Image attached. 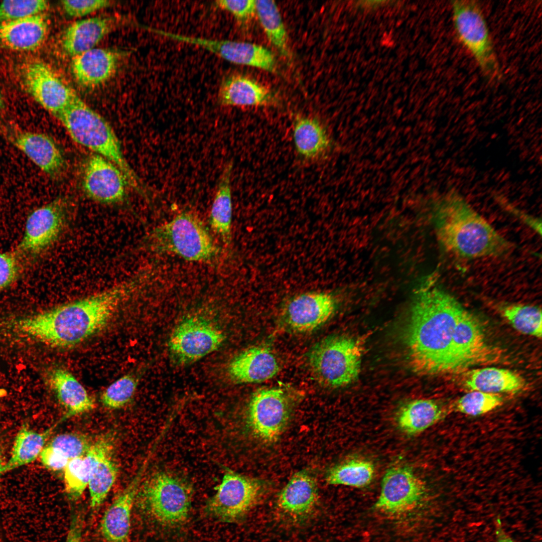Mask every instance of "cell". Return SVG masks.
Returning a JSON list of instances; mask_svg holds the SVG:
<instances>
[{"instance_id":"1","label":"cell","mask_w":542,"mask_h":542,"mask_svg":"<svg viewBox=\"0 0 542 542\" xmlns=\"http://www.w3.org/2000/svg\"><path fill=\"white\" fill-rule=\"evenodd\" d=\"M463 308L433 280L419 289L402 333L410 364L415 371L425 375L449 373L453 331Z\"/></svg>"},{"instance_id":"2","label":"cell","mask_w":542,"mask_h":542,"mask_svg":"<svg viewBox=\"0 0 542 542\" xmlns=\"http://www.w3.org/2000/svg\"><path fill=\"white\" fill-rule=\"evenodd\" d=\"M127 282L90 296L17 320L15 329L53 347L79 344L108 323L134 289Z\"/></svg>"},{"instance_id":"3","label":"cell","mask_w":542,"mask_h":542,"mask_svg":"<svg viewBox=\"0 0 542 542\" xmlns=\"http://www.w3.org/2000/svg\"><path fill=\"white\" fill-rule=\"evenodd\" d=\"M438 239L448 252L461 258L499 257L513 245L482 217L459 200H449L435 218Z\"/></svg>"},{"instance_id":"4","label":"cell","mask_w":542,"mask_h":542,"mask_svg":"<svg viewBox=\"0 0 542 542\" xmlns=\"http://www.w3.org/2000/svg\"><path fill=\"white\" fill-rule=\"evenodd\" d=\"M77 144L117 166L128 184L142 195L147 188L131 167L120 141L106 120L77 95L58 119Z\"/></svg>"},{"instance_id":"5","label":"cell","mask_w":542,"mask_h":542,"mask_svg":"<svg viewBox=\"0 0 542 542\" xmlns=\"http://www.w3.org/2000/svg\"><path fill=\"white\" fill-rule=\"evenodd\" d=\"M150 240L156 250L173 254L189 261L211 260L218 252L210 234L199 218L187 211L154 229Z\"/></svg>"},{"instance_id":"6","label":"cell","mask_w":542,"mask_h":542,"mask_svg":"<svg viewBox=\"0 0 542 542\" xmlns=\"http://www.w3.org/2000/svg\"><path fill=\"white\" fill-rule=\"evenodd\" d=\"M362 349L354 338L334 335L316 344L308 355L313 375L321 384L331 387L347 385L358 377Z\"/></svg>"},{"instance_id":"7","label":"cell","mask_w":542,"mask_h":542,"mask_svg":"<svg viewBox=\"0 0 542 542\" xmlns=\"http://www.w3.org/2000/svg\"><path fill=\"white\" fill-rule=\"evenodd\" d=\"M452 18L455 33L474 57L486 77L499 80L501 72L492 41L480 7L473 1H453Z\"/></svg>"},{"instance_id":"8","label":"cell","mask_w":542,"mask_h":542,"mask_svg":"<svg viewBox=\"0 0 542 542\" xmlns=\"http://www.w3.org/2000/svg\"><path fill=\"white\" fill-rule=\"evenodd\" d=\"M141 498L146 510L162 525L181 524L189 516L191 507L189 488L172 474L165 471L153 474L143 486Z\"/></svg>"},{"instance_id":"9","label":"cell","mask_w":542,"mask_h":542,"mask_svg":"<svg viewBox=\"0 0 542 542\" xmlns=\"http://www.w3.org/2000/svg\"><path fill=\"white\" fill-rule=\"evenodd\" d=\"M500 357L499 350L486 341L477 319L464 308L453 331L449 373H459L474 366L495 363Z\"/></svg>"},{"instance_id":"10","label":"cell","mask_w":542,"mask_h":542,"mask_svg":"<svg viewBox=\"0 0 542 542\" xmlns=\"http://www.w3.org/2000/svg\"><path fill=\"white\" fill-rule=\"evenodd\" d=\"M262 490L261 483L226 469L207 508L210 514L225 522L236 521L257 503Z\"/></svg>"},{"instance_id":"11","label":"cell","mask_w":542,"mask_h":542,"mask_svg":"<svg viewBox=\"0 0 542 542\" xmlns=\"http://www.w3.org/2000/svg\"><path fill=\"white\" fill-rule=\"evenodd\" d=\"M225 336L211 322L201 316L187 317L178 324L169 341L175 361L186 364L195 362L217 350Z\"/></svg>"},{"instance_id":"12","label":"cell","mask_w":542,"mask_h":542,"mask_svg":"<svg viewBox=\"0 0 542 542\" xmlns=\"http://www.w3.org/2000/svg\"><path fill=\"white\" fill-rule=\"evenodd\" d=\"M289 398L280 388L257 391L249 403L247 422L252 433L265 442H274L287 425L291 413Z\"/></svg>"},{"instance_id":"13","label":"cell","mask_w":542,"mask_h":542,"mask_svg":"<svg viewBox=\"0 0 542 542\" xmlns=\"http://www.w3.org/2000/svg\"><path fill=\"white\" fill-rule=\"evenodd\" d=\"M67 209L64 199L58 198L31 212L26 220L18 252L22 257L24 255L36 256L50 246L63 229Z\"/></svg>"},{"instance_id":"14","label":"cell","mask_w":542,"mask_h":542,"mask_svg":"<svg viewBox=\"0 0 542 542\" xmlns=\"http://www.w3.org/2000/svg\"><path fill=\"white\" fill-rule=\"evenodd\" d=\"M374 507L381 512L400 514L416 508L426 494L424 482L410 467L397 465L388 468L382 479Z\"/></svg>"},{"instance_id":"15","label":"cell","mask_w":542,"mask_h":542,"mask_svg":"<svg viewBox=\"0 0 542 542\" xmlns=\"http://www.w3.org/2000/svg\"><path fill=\"white\" fill-rule=\"evenodd\" d=\"M0 132L48 176L56 179L64 173L66 162L64 154L49 135L7 123L0 124Z\"/></svg>"},{"instance_id":"16","label":"cell","mask_w":542,"mask_h":542,"mask_svg":"<svg viewBox=\"0 0 542 542\" xmlns=\"http://www.w3.org/2000/svg\"><path fill=\"white\" fill-rule=\"evenodd\" d=\"M24 80L34 99L57 119L77 95L43 62L29 64L24 70Z\"/></svg>"},{"instance_id":"17","label":"cell","mask_w":542,"mask_h":542,"mask_svg":"<svg viewBox=\"0 0 542 542\" xmlns=\"http://www.w3.org/2000/svg\"><path fill=\"white\" fill-rule=\"evenodd\" d=\"M165 37L201 47L231 63L251 66L275 73L277 64L274 55L265 47L250 43L227 40H214L187 36L166 32Z\"/></svg>"},{"instance_id":"18","label":"cell","mask_w":542,"mask_h":542,"mask_svg":"<svg viewBox=\"0 0 542 542\" xmlns=\"http://www.w3.org/2000/svg\"><path fill=\"white\" fill-rule=\"evenodd\" d=\"M128 181L121 170L104 158L94 154L87 161L82 186L92 200L107 204L123 201Z\"/></svg>"},{"instance_id":"19","label":"cell","mask_w":542,"mask_h":542,"mask_svg":"<svg viewBox=\"0 0 542 542\" xmlns=\"http://www.w3.org/2000/svg\"><path fill=\"white\" fill-rule=\"evenodd\" d=\"M336 307V300L331 293H303L289 302L283 318L286 325L292 330L298 333L310 332L329 320Z\"/></svg>"},{"instance_id":"20","label":"cell","mask_w":542,"mask_h":542,"mask_svg":"<svg viewBox=\"0 0 542 542\" xmlns=\"http://www.w3.org/2000/svg\"><path fill=\"white\" fill-rule=\"evenodd\" d=\"M151 450L137 474L105 511L100 522L101 533L107 542H128L130 513Z\"/></svg>"},{"instance_id":"21","label":"cell","mask_w":542,"mask_h":542,"mask_svg":"<svg viewBox=\"0 0 542 542\" xmlns=\"http://www.w3.org/2000/svg\"><path fill=\"white\" fill-rule=\"evenodd\" d=\"M120 58L115 51L94 48L72 57L70 68L76 82L92 89L103 84L114 73Z\"/></svg>"},{"instance_id":"22","label":"cell","mask_w":542,"mask_h":542,"mask_svg":"<svg viewBox=\"0 0 542 542\" xmlns=\"http://www.w3.org/2000/svg\"><path fill=\"white\" fill-rule=\"evenodd\" d=\"M318 500L316 479L304 470L295 473L283 488L278 497V505L289 518L301 520L313 512Z\"/></svg>"},{"instance_id":"23","label":"cell","mask_w":542,"mask_h":542,"mask_svg":"<svg viewBox=\"0 0 542 542\" xmlns=\"http://www.w3.org/2000/svg\"><path fill=\"white\" fill-rule=\"evenodd\" d=\"M277 359L271 350L264 346L251 347L242 351L229 363L228 373L238 383L261 382L279 372Z\"/></svg>"},{"instance_id":"24","label":"cell","mask_w":542,"mask_h":542,"mask_svg":"<svg viewBox=\"0 0 542 542\" xmlns=\"http://www.w3.org/2000/svg\"><path fill=\"white\" fill-rule=\"evenodd\" d=\"M116 24L115 19L106 16L91 17L73 22L62 34V48L72 57L93 49Z\"/></svg>"},{"instance_id":"25","label":"cell","mask_w":542,"mask_h":542,"mask_svg":"<svg viewBox=\"0 0 542 542\" xmlns=\"http://www.w3.org/2000/svg\"><path fill=\"white\" fill-rule=\"evenodd\" d=\"M48 29L42 14L0 24V48L15 51L36 49L43 43Z\"/></svg>"},{"instance_id":"26","label":"cell","mask_w":542,"mask_h":542,"mask_svg":"<svg viewBox=\"0 0 542 542\" xmlns=\"http://www.w3.org/2000/svg\"><path fill=\"white\" fill-rule=\"evenodd\" d=\"M223 106H261L274 101L272 93L255 80L242 75L233 74L222 82L218 93Z\"/></svg>"},{"instance_id":"27","label":"cell","mask_w":542,"mask_h":542,"mask_svg":"<svg viewBox=\"0 0 542 542\" xmlns=\"http://www.w3.org/2000/svg\"><path fill=\"white\" fill-rule=\"evenodd\" d=\"M48 382L60 403L67 411V418L92 410L94 401L83 386L68 370L62 368L53 369Z\"/></svg>"},{"instance_id":"28","label":"cell","mask_w":542,"mask_h":542,"mask_svg":"<svg viewBox=\"0 0 542 542\" xmlns=\"http://www.w3.org/2000/svg\"><path fill=\"white\" fill-rule=\"evenodd\" d=\"M449 413L448 408L434 399H414L399 409L396 422L403 433L414 436L436 424Z\"/></svg>"},{"instance_id":"29","label":"cell","mask_w":542,"mask_h":542,"mask_svg":"<svg viewBox=\"0 0 542 542\" xmlns=\"http://www.w3.org/2000/svg\"><path fill=\"white\" fill-rule=\"evenodd\" d=\"M463 385L470 391L499 394L519 392L524 388L525 382L522 377L512 371L489 367L469 372Z\"/></svg>"},{"instance_id":"30","label":"cell","mask_w":542,"mask_h":542,"mask_svg":"<svg viewBox=\"0 0 542 542\" xmlns=\"http://www.w3.org/2000/svg\"><path fill=\"white\" fill-rule=\"evenodd\" d=\"M293 138L298 153L306 160L321 158L330 146V140L325 127L315 118L296 117L294 122Z\"/></svg>"},{"instance_id":"31","label":"cell","mask_w":542,"mask_h":542,"mask_svg":"<svg viewBox=\"0 0 542 542\" xmlns=\"http://www.w3.org/2000/svg\"><path fill=\"white\" fill-rule=\"evenodd\" d=\"M233 164L227 163L222 172L211 206L209 221L214 231L226 244L231 240L232 200L231 177Z\"/></svg>"},{"instance_id":"32","label":"cell","mask_w":542,"mask_h":542,"mask_svg":"<svg viewBox=\"0 0 542 542\" xmlns=\"http://www.w3.org/2000/svg\"><path fill=\"white\" fill-rule=\"evenodd\" d=\"M66 419L63 416L52 427L38 433L23 427L18 433L13 445L11 456L3 468L2 473L35 460L43 449L48 438L59 423Z\"/></svg>"},{"instance_id":"33","label":"cell","mask_w":542,"mask_h":542,"mask_svg":"<svg viewBox=\"0 0 542 542\" xmlns=\"http://www.w3.org/2000/svg\"><path fill=\"white\" fill-rule=\"evenodd\" d=\"M255 13L271 44L281 55L287 58H290L287 33L275 2L255 1Z\"/></svg>"},{"instance_id":"34","label":"cell","mask_w":542,"mask_h":542,"mask_svg":"<svg viewBox=\"0 0 542 542\" xmlns=\"http://www.w3.org/2000/svg\"><path fill=\"white\" fill-rule=\"evenodd\" d=\"M374 473V466L371 461L351 459L332 468L326 475V480L331 485L362 488L370 484Z\"/></svg>"},{"instance_id":"35","label":"cell","mask_w":542,"mask_h":542,"mask_svg":"<svg viewBox=\"0 0 542 542\" xmlns=\"http://www.w3.org/2000/svg\"><path fill=\"white\" fill-rule=\"evenodd\" d=\"M502 316L519 332L541 338V310L532 305L509 304L501 308Z\"/></svg>"},{"instance_id":"36","label":"cell","mask_w":542,"mask_h":542,"mask_svg":"<svg viewBox=\"0 0 542 542\" xmlns=\"http://www.w3.org/2000/svg\"><path fill=\"white\" fill-rule=\"evenodd\" d=\"M117 471L110 454L98 463L88 484L92 508H97L103 503L115 481Z\"/></svg>"},{"instance_id":"37","label":"cell","mask_w":542,"mask_h":542,"mask_svg":"<svg viewBox=\"0 0 542 542\" xmlns=\"http://www.w3.org/2000/svg\"><path fill=\"white\" fill-rule=\"evenodd\" d=\"M504 399L500 394L471 391L454 402L448 408L449 413H458L479 416L500 406Z\"/></svg>"},{"instance_id":"38","label":"cell","mask_w":542,"mask_h":542,"mask_svg":"<svg viewBox=\"0 0 542 542\" xmlns=\"http://www.w3.org/2000/svg\"><path fill=\"white\" fill-rule=\"evenodd\" d=\"M138 380L132 374H127L110 384L102 392L101 401L110 409H119L127 404L132 398Z\"/></svg>"},{"instance_id":"39","label":"cell","mask_w":542,"mask_h":542,"mask_svg":"<svg viewBox=\"0 0 542 542\" xmlns=\"http://www.w3.org/2000/svg\"><path fill=\"white\" fill-rule=\"evenodd\" d=\"M48 7L44 0L3 1L0 4V24L40 14Z\"/></svg>"},{"instance_id":"40","label":"cell","mask_w":542,"mask_h":542,"mask_svg":"<svg viewBox=\"0 0 542 542\" xmlns=\"http://www.w3.org/2000/svg\"><path fill=\"white\" fill-rule=\"evenodd\" d=\"M92 444L85 435L65 433L54 437L48 445L70 460L84 456Z\"/></svg>"},{"instance_id":"41","label":"cell","mask_w":542,"mask_h":542,"mask_svg":"<svg viewBox=\"0 0 542 542\" xmlns=\"http://www.w3.org/2000/svg\"><path fill=\"white\" fill-rule=\"evenodd\" d=\"M21 257L17 250L0 252V291L10 286L18 277Z\"/></svg>"},{"instance_id":"42","label":"cell","mask_w":542,"mask_h":542,"mask_svg":"<svg viewBox=\"0 0 542 542\" xmlns=\"http://www.w3.org/2000/svg\"><path fill=\"white\" fill-rule=\"evenodd\" d=\"M65 13L73 18H80L111 6L113 2L107 0L70 1L61 2Z\"/></svg>"},{"instance_id":"43","label":"cell","mask_w":542,"mask_h":542,"mask_svg":"<svg viewBox=\"0 0 542 542\" xmlns=\"http://www.w3.org/2000/svg\"><path fill=\"white\" fill-rule=\"evenodd\" d=\"M216 7L230 13L240 23L244 24L252 19L255 13V1L219 0Z\"/></svg>"},{"instance_id":"44","label":"cell","mask_w":542,"mask_h":542,"mask_svg":"<svg viewBox=\"0 0 542 542\" xmlns=\"http://www.w3.org/2000/svg\"><path fill=\"white\" fill-rule=\"evenodd\" d=\"M39 456L43 465L53 471L64 470L69 461L49 445L44 447Z\"/></svg>"},{"instance_id":"45","label":"cell","mask_w":542,"mask_h":542,"mask_svg":"<svg viewBox=\"0 0 542 542\" xmlns=\"http://www.w3.org/2000/svg\"><path fill=\"white\" fill-rule=\"evenodd\" d=\"M83 520L80 513L73 515L65 542H81Z\"/></svg>"},{"instance_id":"46","label":"cell","mask_w":542,"mask_h":542,"mask_svg":"<svg viewBox=\"0 0 542 542\" xmlns=\"http://www.w3.org/2000/svg\"><path fill=\"white\" fill-rule=\"evenodd\" d=\"M496 522V542H515L504 531L500 520L497 519Z\"/></svg>"},{"instance_id":"47","label":"cell","mask_w":542,"mask_h":542,"mask_svg":"<svg viewBox=\"0 0 542 542\" xmlns=\"http://www.w3.org/2000/svg\"><path fill=\"white\" fill-rule=\"evenodd\" d=\"M4 104H4V102L3 97H2V95H1V94L0 93V112L4 108Z\"/></svg>"},{"instance_id":"48","label":"cell","mask_w":542,"mask_h":542,"mask_svg":"<svg viewBox=\"0 0 542 542\" xmlns=\"http://www.w3.org/2000/svg\"><path fill=\"white\" fill-rule=\"evenodd\" d=\"M3 466H4L3 465V463H2V456H1V451H0V474L2 473V469H3Z\"/></svg>"}]
</instances>
